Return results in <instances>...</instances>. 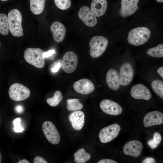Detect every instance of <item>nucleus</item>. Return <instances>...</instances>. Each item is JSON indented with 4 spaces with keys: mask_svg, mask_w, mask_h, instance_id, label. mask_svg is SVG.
<instances>
[{
    "mask_svg": "<svg viewBox=\"0 0 163 163\" xmlns=\"http://www.w3.org/2000/svg\"><path fill=\"white\" fill-rule=\"evenodd\" d=\"M151 34L150 30L146 27H136L129 31L127 41L132 45L140 46L145 44L149 40Z\"/></svg>",
    "mask_w": 163,
    "mask_h": 163,
    "instance_id": "1",
    "label": "nucleus"
},
{
    "mask_svg": "<svg viewBox=\"0 0 163 163\" xmlns=\"http://www.w3.org/2000/svg\"><path fill=\"white\" fill-rule=\"evenodd\" d=\"M25 60L36 68L41 69L45 66L44 52L39 48H28L24 51Z\"/></svg>",
    "mask_w": 163,
    "mask_h": 163,
    "instance_id": "2",
    "label": "nucleus"
},
{
    "mask_svg": "<svg viewBox=\"0 0 163 163\" xmlns=\"http://www.w3.org/2000/svg\"><path fill=\"white\" fill-rule=\"evenodd\" d=\"M8 16L9 30L11 34L15 37L23 36L22 16L21 12L18 9H14L9 12Z\"/></svg>",
    "mask_w": 163,
    "mask_h": 163,
    "instance_id": "3",
    "label": "nucleus"
},
{
    "mask_svg": "<svg viewBox=\"0 0 163 163\" xmlns=\"http://www.w3.org/2000/svg\"><path fill=\"white\" fill-rule=\"evenodd\" d=\"M108 44V40L102 36L93 37L89 42V53L93 58H96L101 56L105 51Z\"/></svg>",
    "mask_w": 163,
    "mask_h": 163,
    "instance_id": "4",
    "label": "nucleus"
},
{
    "mask_svg": "<svg viewBox=\"0 0 163 163\" xmlns=\"http://www.w3.org/2000/svg\"><path fill=\"white\" fill-rule=\"evenodd\" d=\"M8 94L10 98L15 101H21L27 98L30 91L25 86L18 83H14L9 88Z\"/></svg>",
    "mask_w": 163,
    "mask_h": 163,
    "instance_id": "5",
    "label": "nucleus"
},
{
    "mask_svg": "<svg viewBox=\"0 0 163 163\" xmlns=\"http://www.w3.org/2000/svg\"><path fill=\"white\" fill-rule=\"evenodd\" d=\"M121 129L117 123L110 125L102 129L100 131L99 137L102 143L108 142L116 138Z\"/></svg>",
    "mask_w": 163,
    "mask_h": 163,
    "instance_id": "6",
    "label": "nucleus"
},
{
    "mask_svg": "<svg viewBox=\"0 0 163 163\" xmlns=\"http://www.w3.org/2000/svg\"><path fill=\"white\" fill-rule=\"evenodd\" d=\"M42 127L44 135L50 142L54 145L59 143L60 141V135L53 123L50 121H45Z\"/></svg>",
    "mask_w": 163,
    "mask_h": 163,
    "instance_id": "7",
    "label": "nucleus"
},
{
    "mask_svg": "<svg viewBox=\"0 0 163 163\" xmlns=\"http://www.w3.org/2000/svg\"><path fill=\"white\" fill-rule=\"evenodd\" d=\"M78 59L76 54L73 52L68 51L63 55L61 62L63 70L67 73L74 72L77 68Z\"/></svg>",
    "mask_w": 163,
    "mask_h": 163,
    "instance_id": "8",
    "label": "nucleus"
},
{
    "mask_svg": "<svg viewBox=\"0 0 163 163\" xmlns=\"http://www.w3.org/2000/svg\"><path fill=\"white\" fill-rule=\"evenodd\" d=\"M134 75V71L131 64L124 62L121 66L119 69V82L120 85L126 86L132 81Z\"/></svg>",
    "mask_w": 163,
    "mask_h": 163,
    "instance_id": "9",
    "label": "nucleus"
},
{
    "mask_svg": "<svg viewBox=\"0 0 163 163\" xmlns=\"http://www.w3.org/2000/svg\"><path fill=\"white\" fill-rule=\"evenodd\" d=\"M143 146L142 143L137 140L130 141L124 145L123 151L124 154L135 158L139 157L141 154Z\"/></svg>",
    "mask_w": 163,
    "mask_h": 163,
    "instance_id": "10",
    "label": "nucleus"
},
{
    "mask_svg": "<svg viewBox=\"0 0 163 163\" xmlns=\"http://www.w3.org/2000/svg\"><path fill=\"white\" fill-rule=\"evenodd\" d=\"M100 106L104 113L111 115H118L122 112V108L119 104L109 99L102 100L100 104Z\"/></svg>",
    "mask_w": 163,
    "mask_h": 163,
    "instance_id": "11",
    "label": "nucleus"
},
{
    "mask_svg": "<svg viewBox=\"0 0 163 163\" xmlns=\"http://www.w3.org/2000/svg\"><path fill=\"white\" fill-rule=\"evenodd\" d=\"M139 0H122L119 13L122 18H126L134 14L138 9Z\"/></svg>",
    "mask_w": 163,
    "mask_h": 163,
    "instance_id": "12",
    "label": "nucleus"
},
{
    "mask_svg": "<svg viewBox=\"0 0 163 163\" xmlns=\"http://www.w3.org/2000/svg\"><path fill=\"white\" fill-rule=\"evenodd\" d=\"M78 15L79 18L85 25L93 27L96 25L97 20L95 15L88 7H82L78 11Z\"/></svg>",
    "mask_w": 163,
    "mask_h": 163,
    "instance_id": "13",
    "label": "nucleus"
},
{
    "mask_svg": "<svg viewBox=\"0 0 163 163\" xmlns=\"http://www.w3.org/2000/svg\"><path fill=\"white\" fill-rule=\"evenodd\" d=\"M130 93L131 96L137 99L148 100L152 97V94L149 89L142 84H137L131 88Z\"/></svg>",
    "mask_w": 163,
    "mask_h": 163,
    "instance_id": "14",
    "label": "nucleus"
},
{
    "mask_svg": "<svg viewBox=\"0 0 163 163\" xmlns=\"http://www.w3.org/2000/svg\"><path fill=\"white\" fill-rule=\"evenodd\" d=\"M73 86L76 92L84 94L91 93L95 90L94 84L91 80L87 78H83L76 81Z\"/></svg>",
    "mask_w": 163,
    "mask_h": 163,
    "instance_id": "15",
    "label": "nucleus"
},
{
    "mask_svg": "<svg viewBox=\"0 0 163 163\" xmlns=\"http://www.w3.org/2000/svg\"><path fill=\"white\" fill-rule=\"evenodd\" d=\"M143 123L145 127L161 125L163 123V114L158 111L149 112L145 116Z\"/></svg>",
    "mask_w": 163,
    "mask_h": 163,
    "instance_id": "16",
    "label": "nucleus"
},
{
    "mask_svg": "<svg viewBox=\"0 0 163 163\" xmlns=\"http://www.w3.org/2000/svg\"><path fill=\"white\" fill-rule=\"evenodd\" d=\"M85 117L83 112L80 110L75 111L69 114V120L74 130H80L82 129L84 125Z\"/></svg>",
    "mask_w": 163,
    "mask_h": 163,
    "instance_id": "17",
    "label": "nucleus"
},
{
    "mask_svg": "<svg viewBox=\"0 0 163 163\" xmlns=\"http://www.w3.org/2000/svg\"><path fill=\"white\" fill-rule=\"evenodd\" d=\"M50 30L55 42L60 43L64 40L66 33V29L62 23L57 21L53 22L50 26Z\"/></svg>",
    "mask_w": 163,
    "mask_h": 163,
    "instance_id": "18",
    "label": "nucleus"
},
{
    "mask_svg": "<svg viewBox=\"0 0 163 163\" xmlns=\"http://www.w3.org/2000/svg\"><path fill=\"white\" fill-rule=\"evenodd\" d=\"M106 82L108 87L113 91L118 90L120 87L119 74L115 69H110L106 75Z\"/></svg>",
    "mask_w": 163,
    "mask_h": 163,
    "instance_id": "19",
    "label": "nucleus"
},
{
    "mask_svg": "<svg viewBox=\"0 0 163 163\" xmlns=\"http://www.w3.org/2000/svg\"><path fill=\"white\" fill-rule=\"evenodd\" d=\"M107 7L106 0H93L91 6V9L95 15L97 17L103 15Z\"/></svg>",
    "mask_w": 163,
    "mask_h": 163,
    "instance_id": "20",
    "label": "nucleus"
},
{
    "mask_svg": "<svg viewBox=\"0 0 163 163\" xmlns=\"http://www.w3.org/2000/svg\"><path fill=\"white\" fill-rule=\"evenodd\" d=\"M30 7L31 11L34 14L38 15L43 11L45 0H30Z\"/></svg>",
    "mask_w": 163,
    "mask_h": 163,
    "instance_id": "21",
    "label": "nucleus"
},
{
    "mask_svg": "<svg viewBox=\"0 0 163 163\" xmlns=\"http://www.w3.org/2000/svg\"><path fill=\"white\" fill-rule=\"evenodd\" d=\"M74 161L76 163H85L91 158V155L83 148L78 150L74 155Z\"/></svg>",
    "mask_w": 163,
    "mask_h": 163,
    "instance_id": "22",
    "label": "nucleus"
},
{
    "mask_svg": "<svg viewBox=\"0 0 163 163\" xmlns=\"http://www.w3.org/2000/svg\"><path fill=\"white\" fill-rule=\"evenodd\" d=\"M9 30L8 16L5 14H0V33L3 35H7Z\"/></svg>",
    "mask_w": 163,
    "mask_h": 163,
    "instance_id": "23",
    "label": "nucleus"
},
{
    "mask_svg": "<svg viewBox=\"0 0 163 163\" xmlns=\"http://www.w3.org/2000/svg\"><path fill=\"white\" fill-rule=\"evenodd\" d=\"M147 54L150 56L156 58H163V44H159L155 47L148 49Z\"/></svg>",
    "mask_w": 163,
    "mask_h": 163,
    "instance_id": "24",
    "label": "nucleus"
},
{
    "mask_svg": "<svg viewBox=\"0 0 163 163\" xmlns=\"http://www.w3.org/2000/svg\"><path fill=\"white\" fill-rule=\"evenodd\" d=\"M66 102V108L69 111H77L82 109L83 107L82 104L80 103L78 99H68Z\"/></svg>",
    "mask_w": 163,
    "mask_h": 163,
    "instance_id": "25",
    "label": "nucleus"
},
{
    "mask_svg": "<svg viewBox=\"0 0 163 163\" xmlns=\"http://www.w3.org/2000/svg\"><path fill=\"white\" fill-rule=\"evenodd\" d=\"M151 86L154 92L163 99V82L158 79L153 80Z\"/></svg>",
    "mask_w": 163,
    "mask_h": 163,
    "instance_id": "26",
    "label": "nucleus"
},
{
    "mask_svg": "<svg viewBox=\"0 0 163 163\" xmlns=\"http://www.w3.org/2000/svg\"><path fill=\"white\" fill-rule=\"evenodd\" d=\"M63 99V96L61 92L59 91H56L53 97L48 98L46 99L47 103L51 107L57 106Z\"/></svg>",
    "mask_w": 163,
    "mask_h": 163,
    "instance_id": "27",
    "label": "nucleus"
},
{
    "mask_svg": "<svg viewBox=\"0 0 163 163\" xmlns=\"http://www.w3.org/2000/svg\"><path fill=\"white\" fill-rule=\"evenodd\" d=\"M161 139L160 134L158 132H155L154 133L153 139L149 140L147 142V144L151 149H154L157 147L160 143Z\"/></svg>",
    "mask_w": 163,
    "mask_h": 163,
    "instance_id": "28",
    "label": "nucleus"
},
{
    "mask_svg": "<svg viewBox=\"0 0 163 163\" xmlns=\"http://www.w3.org/2000/svg\"><path fill=\"white\" fill-rule=\"evenodd\" d=\"M56 6L59 9L65 10L71 5L70 0H54Z\"/></svg>",
    "mask_w": 163,
    "mask_h": 163,
    "instance_id": "29",
    "label": "nucleus"
},
{
    "mask_svg": "<svg viewBox=\"0 0 163 163\" xmlns=\"http://www.w3.org/2000/svg\"><path fill=\"white\" fill-rule=\"evenodd\" d=\"M21 119L20 118H17L15 119L13 122L14 126V129L15 132L22 133L25 130V129L21 126Z\"/></svg>",
    "mask_w": 163,
    "mask_h": 163,
    "instance_id": "30",
    "label": "nucleus"
},
{
    "mask_svg": "<svg viewBox=\"0 0 163 163\" xmlns=\"http://www.w3.org/2000/svg\"><path fill=\"white\" fill-rule=\"evenodd\" d=\"M34 163H48L45 159L42 157L40 156H37L35 157L33 161Z\"/></svg>",
    "mask_w": 163,
    "mask_h": 163,
    "instance_id": "31",
    "label": "nucleus"
},
{
    "mask_svg": "<svg viewBox=\"0 0 163 163\" xmlns=\"http://www.w3.org/2000/svg\"><path fill=\"white\" fill-rule=\"evenodd\" d=\"M97 163H117L118 162L113 160L109 159H104L98 161Z\"/></svg>",
    "mask_w": 163,
    "mask_h": 163,
    "instance_id": "32",
    "label": "nucleus"
},
{
    "mask_svg": "<svg viewBox=\"0 0 163 163\" xmlns=\"http://www.w3.org/2000/svg\"><path fill=\"white\" fill-rule=\"evenodd\" d=\"M61 66V63L60 62H58L51 69L52 72H57L60 68Z\"/></svg>",
    "mask_w": 163,
    "mask_h": 163,
    "instance_id": "33",
    "label": "nucleus"
},
{
    "mask_svg": "<svg viewBox=\"0 0 163 163\" xmlns=\"http://www.w3.org/2000/svg\"><path fill=\"white\" fill-rule=\"evenodd\" d=\"M142 163H155V159L152 158L148 157L143 160Z\"/></svg>",
    "mask_w": 163,
    "mask_h": 163,
    "instance_id": "34",
    "label": "nucleus"
},
{
    "mask_svg": "<svg viewBox=\"0 0 163 163\" xmlns=\"http://www.w3.org/2000/svg\"><path fill=\"white\" fill-rule=\"evenodd\" d=\"M55 53V51L54 50H50L47 52H44V57L46 58L50 56Z\"/></svg>",
    "mask_w": 163,
    "mask_h": 163,
    "instance_id": "35",
    "label": "nucleus"
},
{
    "mask_svg": "<svg viewBox=\"0 0 163 163\" xmlns=\"http://www.w3.org/2000/svg\"><path fill=\"white\" fill-rule=\"evenodd\" d=\"M159 75L163 79V66L159 67L157 70Z\"/></svg>",
    "mask_w": 163,
    "mask_h": 163,
    "instance_id": "36",
    "label": "nucleus"
},
{
    "mask_svg": "<svg viewBox=\"0 0 163 163\" xmlns=\"http://www.w3.org/2000/svg\"><path fill=\"white\" fill-rule=\"evenodd\" d=\"M15 111L18 113H21L23 111V108L21 105H18L15 107Z\"/></svg>",
    "mask_w": 163,
    "mask_h": 163,
    "instance_id": "37",
    "label": "nucleus"
},
{
    "mask_svg": "<svg viewBox=\"0 0 163 163\" xmlns=\"http://www.w3.org/2000/svg\"><path fill=\"white\" fill-rule=\"evenodd\" d=\"M18 163H29L30 162H29L28 160L25 159H22L19 161L18 162Z\"/></svg>",
    "mask_w": 163,
    "mask_h": 163,
    "instance_id": "38",
    "label": "nucleus"
},
{
    "mask_svg": "<svg viewBox=\"0 0 163 163\" xmlns=\"http://www.w3.org/2000/svg\"><path fill=\"white\" fill-rule=\"evenodd\" d=\"M156 1L158 2H163V0H156Z\"/></svg>",
    "mask_w": 163,
    "mask_h": 163,
    "instance_id": "39",
    "label": "nucleus"
},
{
    "mask_svg": "<svg viewBox=\"0 0 163 163\" xmlns=\"http://www.w3.org/2000/svg\"><path fill=\"white\" fill-rule=\"evenodd\" d=\"M0 163H1V161L2 159V156L1 153H0Z\"/></svg>",
    "mask_w": 163,
    "mask_h": 163,
    "instance_id": "40",
    "label": "nucleus"
},
{
    "mask_svg": "<svg viewBox=\"0 0 163 163\" xmlns=\"http://www.w3.org/2000/svg\"><path fill=\"white\" fill-rule=\"evenodd\" d=\"M1 1H7L8 0H1Z\"/></svg>",
    "mask_w": 163,
    "mask_h": 163,
    "instance_id": "41",
    "label": "nucleus"
}]
</instances>
